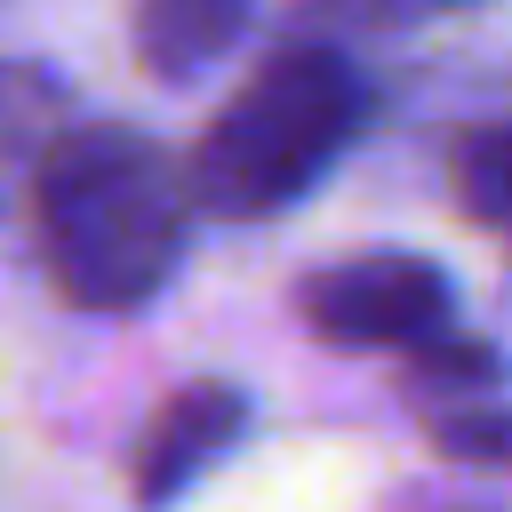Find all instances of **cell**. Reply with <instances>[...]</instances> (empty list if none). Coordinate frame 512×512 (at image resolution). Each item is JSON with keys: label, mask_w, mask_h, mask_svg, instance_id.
I'll list each match as a JSON object with an SVG mask.
<instances>
[{"label": "cell", "mask_w": 512, "mask_h": 512, "mask_svg": "<svg viewBox=\"0 0 512 512\" xmlns=\"http://www.w3.org/2000/svg\"><path fill=\"white\" fill-rule=\"evenodd\" d=\"M248 432V392L240 384H224V376H200V384H184V392H168L160 408H152V424H144V440H136V464H128V488H136V504L144 512H168L232 440Z\"/></svg>", "instance_id": "4"}, {"label": "cell", "mask_w": 512, "mask_h": 512, "mask_svg": "<svg viewBox=\"0 0 512 512\" xmlns=\"http://www.w3.org/2000/svg\"><path fill=\"white\" fill-rule=\"evenodd\" d=\"M456 200L472 224H488L496 240H512V120L472 128L456 144Z\"/></svg>", "instance_id": "7"}, {"label": "cell", "mask_w": 512, "mask_h": 512, "mask_svg": "<svg viewBox=\"0 0 512 512\" xmlns=\"http://www.w3.org/2000/svg\"><path fill=\"white\" fill-rule=\"evenodd\" d=\"M248 32V0H136V64L168 88L224 64Z\"/></svg>", "instance_id": "5"}, {"label": "cell", "mask_w": 512, "mask_h": 512, "mask_svg": "<svg viewBox=\"0 0 512 512\" xmlns=\"http://www.w3.org/2000/svg\"><path fill=\"white\" fill-rule=\"evenodd\" d=\"M64 112H72L64 72H48L32 56H0V208L24 200V184H32L40 152L56 144Z\"/></svg>", "instance_id": "6"}, {"label": "cell", "mask_w": 512, "mask_h": 512, "mask_svg": "<svg viewBox=\"0 0 512 512\" xmlns=\"http://www.w3.org/2000/svg\"><path fill=\"white\" fill-rule=\"evenodd\" d=\"M456 8H472V0H320L312 16L320 24H360V32H392V24H432V16H456Z\"/></svg>", "instance_id": "9"}, {"label": "cell", "mask_w": 512, "mask_h": 512, "mask_svg": "<svg viewBox=\"0 0 512 512\" xmlns=\"http://www.w3.org/2000/svg\"><path fill=\"white\" fill-rule=\"evenodd\" d=\"M360 128H368V80L352 72V56L328 40H288L200 128V144L184 160L192 208H208L224 224L280 216L344 160V144Z\"/></svg>", "instance_id": "2"}, {"label": "cell", "mask_w": 512, "mask_h": 512, "mask_svg": "<svg viewBox=\"0 0 512 512\" xmlns=\"http://www.w3.org/2000/svg\"><path fill=\"white\" fill-rule=\"evenodd\" d=\"M24 200H32V240L56 296L80 312H136L184 264L192 184L128 120L56 128Z\"/></svg>", "instance_id": "1"}, {"label": "cell", "mask_w": 512, "mask_h": 512, "mask_svg": "<svg viewBox=\"0 0 512 512\" xmlns=\"http://www.w3.org/2000/svg\"><path fill=\"white\" fill-rule=\"evenodd\" d=\"M408 376H416V384H448V392H480V384L496 376V352L472 344V336H456V328H440V336H424V344L408 352Z\"/></svg>", "instance_id": "8"}, {"label": "cell", "mask_w": 512, "mask_h": 512, "mask_svg": "<svg viewBox=\"0 0 512 512\" xmlns=\"http://www.w3.org/2000/svg\"><path fill=\"white\" fill-rule=\"evenodd\" d=\"M296 312L336 352H416L424 336H440L456 320V296H448L440 264L376 248V256H344V264L312 272L296 288Z\"/></svg>", "instance_id": "3"}]
</instances>
